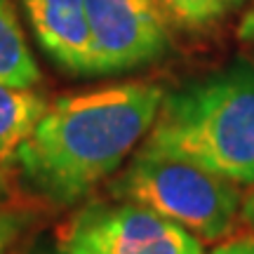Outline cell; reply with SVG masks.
I'll return each instance as SVG.
<instances>
[{"mask_svg":"<svg viewBox=\"0 0 254 254\" xmlns=\"http://www.w3.org/2000/svg\"><path fill=\"white\" fill-rule=\"evenodd\" d=\"M158 82H120L52 101L14 160L36 193L57 205L85 198L118 172L155 123Z\"/></svg>","mask_w":254,"mask_h":254,"instance_id":"cell-1","label":"cell"},{"mask_svg":"<svg viewBox=\"0 0 254 254\" xmlns=\"http://www.w3.org/2000/svg\"><path fill=\"white\" fill-rule=\"evenodd\" d=\"M141 148L254 184V64L238 59L165 94Z\"/></svg>","mask_w":254,"mask_h":254,"instance_id":"cell-2","label":"cell"},{"mask_svg":"<svg viewBox=\"0 0 254 254\" xmlns=\"http://www.w3.org/2000/svg\"><path fill=\"white\" fill-rule=\"evenodd\" d=\"M111 193L172 219L202 243H214L233 231L245 190L189 160L139 148Z\"/></svg>","mask_w":254,"mask_h":254,"instance_id":"cell-3","label":"cell"},{"mask_svg":"<svg viewBox=\"0 0 254 254\" xmlns=\"http://www.w3.org/2000/svg\"><path fill=\"white\" fill-rule=\"evenodd\" d=\"M94 75L132 71L170 47V17L160 0H85Z\"/></svg>","mask_w":254,"mask_h":254,"instance_id":"cell-4","label":"cell"},{"mask_svg":"<svg viewBox=\"0 0 254 254\" xmlns=\"http://www.w3.org/2000/svg\"><path fill=\"white\" fill-rule=\"evenodd\" d=\"M68 238L94 254H205L198 236L134 202L82 212Z\"/></svg>","mask_w":254,"mask_h":254,"instance_id":"cell-5","label":"cell"},{"mask_svg":"<svg viewBox=\"0 0 254 254\" xmlns=\"http://www.w3.org/2000/svg\"><path fill=\"white\" fill-rule=\"evenodd\" d=\"M47 57L68 73L94 75L92 33L85 0H21Z\"/></svg>","mask_w":254,"mask_h":254,"instance_id":"cell-6","label":"cell"},{"mask_svg":"<svg viewBox=\"0 0 254 254\" xmlns=\"http://www.w3.org/2000/svg\"><path fill=\"white\" fill-rule=\"evenodd\" d=\"M47 106L45 97L33 92V87L0 82V163L14 160L17 148L33 132Z\"/></svg>","mask_w":254,"mask_h":254,"instance_id":"cell-7","label":"cell"},{"mask_svg":"<svg viewBox=\"0 0 254 254\" xmlns=\"http://www.w3.org/2000/svg\"><path fill=\"white\" fill-rule=\"evenodd\" d=\"M38 64L21 33L12 0H0V82L14 87H36Z\"/></svg>","mask_w":254,"mask_h":254,"instance_id":"cell-8","label":"cell"},{"mask_svg":"<svg viewBox=\"0 0 254 254\" xmlns=\"http://www.w3.org/2000/svg\"><path fill=\"white\" fill-rule=\"evenodd\" d=\"M247 0H160L172 24L184 28H207L240 9Z\"/></svg>","mask_w":254,"mask_h":254,"instance_id":"cell-9","label":"cell"},{"mask_svg":"<svg viewBox=\"0 0 254 254\" xmlns=\"http://www.w3.org/2000/svg\"><path fill=\"white\" fill-rule=\"evenodd\" d=\"M31 226V214L26 209L0 205V254H12L17 250L19 240Z\"/></svg>","mask_w":254,"mask_h":254,"instance_id":"cell-10","label":"cell"},{"mask_svg":"<svg viewBox=\"0 0 254 254\" xmlns=\"http://www.w3.org/2000/svg\"><path fill=\"white\" fill-rule=\"evenodd\" d=\"M209 254H254V233H245V236L228 238L224 243H219L214 247V252Z\"/></svg>","mask_w":254,"mask_h":254,"instance_id":"cell-11","label":"cell"},{"mask_svg":"<svg viewBox=\"0 0 254 254\" xmlns=\"http://www.w3.org/2000/svg\"><path fill=\"white\" fill-rule=\"evenodd\" d=\"M240 219L250 231L254 233V184L247 186V190L243 193V207H240Z\"/></svg>","mask_w":254,"mask_h":254,"instance_id":"cell-12","label":"cell"},{"mask_svg":"<svg viewBox=\"0 0 254 254\" xmlns=\"http://www.w3.org/2000/svg\"><path fill=\"white\" fill-rule=\"evenodd\" d=\"M238 38L247 43V45H254V5L247 9V14L243 17L240 26H238Z\"/></svg>","mask_w":254,"mask_h":254,"instance_id":"cell-13","label":"cell"},{"mask_svg":"<svg viewBox=\"0 0 254 254\" xmlns=\"http://www.w3.org/2000/svg\"><path fill=\"white\" fill-rule=\"evenodd\" d=\"M66 254H94V252H92L90 247H85L82 243L68 238V243H66Z\"/></svg>","mask_w":254,"mask_h":254,"instance_id":"cell-14","label":"cell"},{"mask_svg":"<svg viewBox=\"0 0 254 254\" xmlns=\"http://www.w3.org/2000/svg\"><path fill=\"white\" fill-rule=\"evenodd\" d=\"M9 195V182H7V177L2 174V170H0V205L7 200Z\"/></svg>","mask_w":254,"mask_h":254,"instance_id":"cell-15","label":"cell"}]
</instances>
